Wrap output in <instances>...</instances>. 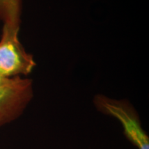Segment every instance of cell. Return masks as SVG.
Here are the masks:
<instances>
[{"label": "cell", "mask_w": 149, "mask_h": 149, "mask_svg": "<svg viewBox=\"0 0 149 149\" xmlns=\"http://www.w3.org/2000/svg\"><path fill=\"white\" fill-rule=\"evenodd\" d=\"M20 26L4 24L0 38V74L13 78L33 72L36 62L19 39Z\"/></svg>", "instance_id": "6da1fadb"}, {"label": "cell", "mask_w": 149, "mask_h": 149, "mask_svg": "<svg viewBox=\"0 0 149 149\" xmlns=\"http://www.w3.org/2000/svg\"><path fill=\"white\" fill-rule=\"evenodd\" d=\"M95 107L104 115L120 122L126 138L137 149H149V137L141 125L136 110L126 100H117L104 95H97Z\"/></svg>", "instance_id": "7a4b0ae2"}, {"label": "cell", "mask_w": 149, "mask_h": 149, "mask_svg": "<svg viewBox=\"0 0 149 149\" xmlns=\"http://www.w3.org/2000/svg\"><path fill=\"white\" fill-rule=\"evenodd\" d=\"M33 97V81L29 78L17 77L0 87V127L21 116Z\"/></svg>", "instance_id": "3957f363"}, {"label": "cell", "mask_w": 149, "mask_h": 149, "mask_svg": "<svg viewBox=\"0 0 149 149\" xmlns=\"http://www.w3.org/2000/svg\"><path fill=\"white\" fill-rule=\"evenodd\" d=\"M22 0H0V21L3 24L20 26Z\"/></svg>", "instance_id": "277c9868"}, {"label": "cell", "mask_w": 149, "mask_h": 149, "mask_svg": "<svg viewBox=\"0 0 149 149\" xmlns=\"http://www.w3.org/2000/svg\"><path fill=\"white\" fill-rule=\"evenodd\" d=\"M15 78V77H13V78L6 77H3V75H1V74H0V87L11 83L13 81Z\"/></svg>", "instance_id": "5b68a950"}]
</instances>
